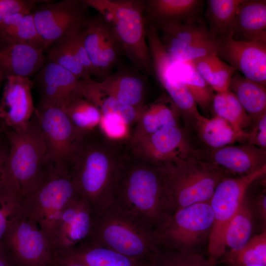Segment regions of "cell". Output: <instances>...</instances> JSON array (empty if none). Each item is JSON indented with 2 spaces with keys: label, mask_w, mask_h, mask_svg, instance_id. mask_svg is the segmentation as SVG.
<instances>
[{
  "label": "cell",
  "mask_w": 266,
  "mask_h": 266,
  "mask_svg": "<svg viewBox=\"0 0 266 266\" xmlns=\"http://www.w3.org/2000/svg\"><path fill=\"white\" fill-rule=\"evenodd\" d=\"M216 55L246 78L266 85V42L242 41L232 35L216 41Z\"/></svg>",
  "instance_id": "obj_16"
},
{
  "label": "cell",
  "mask_w": 266,
  "mask_h": 266,
  "mask_svg": "<svg viewBox=\"0 0 266 266\" xmlns=\"http://www.w3.org/2000/svg\"><path fill=\"white\" fill-rule=\"evenodd\" d=\"M151 151L164 165L176 157L192 155L195 149L186 131L179 126L167 127L151 134Z\"/></svg>",
  "instance_id": "obj_23"
},
{
  "label": "cell",
  "mask_w": 266,
  "mask_h": 266,
  "mask_svg": "<svg viewBox=\"0 0 266 266\" xmlns=\"http://www.w3.org/2000/svg\"><path fill=\"white\" fill-rule=\"evenodd\" d=\"M147 40L155 75L177 107L185 122L194 119L200 114L191 94L186 86L174 76L172 59L161 42L154 25L148 22Z\"/></svg>",
  "instance_id": "obj_14"
},
{
  "label": "cell",
  "mask_w": 266,
  "mask_h": 266,
  "mask_svg": "<svg viewBox=\"0 0 266 266\" xmlns=\"http://www.w3.org/2000/svg\"><path fill=\"white\" fill-rule=\"evenodd\" d=\"M180 112L170 99L162 97L152 104L143 117L146 131L152 134L162 129L178 126Z\"/></svg>",
  "instance_id": "obj_36"
},
{
  "label": "cell",
  "mask_w": 266,
  "mask_h": 266,
  "mask_svg": "<svg viewBox=\"0 0 266 266\" xmlns=\"http://www.w3.org/2000/svg\"><path fill=\"white\" fill-rule=\"evenodd\" d=\"M0 266H13L6 256L2 248H0Z\"/></svg>",
  "instance_id": "obj_49"
},
{
  "label": "cell",
  "mask_w": 266,
  "mask_h": 266,
  "mask_svg": "<svg viewBox=\"0 0 266 266\" xmlns=\"http://www.w3.org/2000/svg\"><path fill=\"white\" fill-rule=\"evenodd\" d=\"M242 0H208L205 17L207 29L215 41L232 35L235 13Z\"/></svg>",
  "instance_id": "obj_32"
},
{
  "label": "cell",
  "mask_w": 266,
  "mask_h": 266,
  "mask_svg": "<svg viewBox=\"0 0 266 266\" xmlns=\"http://www.w3.org/2000/svg\"><path fill=\"white\" fill-rule=\"evenodd\" d=\"M164 47L175 60L186 63L216 53L217 43L215 40L209 38L183 47Z\"/></svg>",
  "instance_id": "obj_39"
},
{
  "label": "cell",
  "mask_w": 266,
  "mask_h": 266,
  "mask_svg": "<svg viewBox=\"0 0 266 266\" xmlns=\"http://www.w3.org/2000/svg\"><path fill=\"white\" fill-rule=\"evenodd\" d=\"M69 33L58 40L46 50V59L70 71L80 79H91L76 55Z\"/></svg>",
  "instance_id": "obj_37"
},
{
  "label": "cell",
  "mask_w": 266,
  "mask_h": 266,
  "mask_svg": "<svg viewBox=\"0 0 266 266\" xmlns=\"http://www.w3.org/2000/svg\"><path fill=\"white\" fill-rule=\"evenodd\" d=\"M5 44L0 49V69L6 77L30 78L36 74L46 61L42 49L23 44Z\"/></svg>",
  "instance_id": "obj_21"
},
{
  "label": "cell",
  "mask_w": 266,
  "mask_h": 266,
  "mask_svg": "<svg viewBox=\"0 0 266 266\" xmlns=\"http://www.w3.org/2000/svg\"><path fill=\"white\" fill-rule=\"evenodd\" d=\"M249 200L255 220L259 223L261 232L266 231V186L252 200L249 198Z\"/></svg>",
  "instance_id": "obj_44"
},
{
  "label": "cell",
  "mask_w": 266,
  "mask_h": 266,
  "mask_svg": "<svg viewBox=\"0 0 266 266\" xmlns=\"http://www.w3.org/2000/svg\"><path fill=\"white\" fill-rule=\"evenodd\" d=\"M0 100V122L4 129H24L33 115L32 96L33 82L30 78L9 76Z\"/></svg>",
  "instance_id": "obj_19"
},
{
  "label": "cell",
  "mask_w": 266,
  "mask_h": 266,
  "mask_svg": "<svg viewBox=\"0 0 266 266\" xmlns=\"http://www.w3.org/2000/svg\"><path fill=\"white\" fill-rule=\"evenodd\" d=\"M90 241L146 264L160 250L155 232L112 204L95 215Z\"/></svg>",
  "instance_id": "obj_3"
},
{
  "label": "cell",
  "mask_w": 266,
  "mask_h": 266,
  "mask_svg": "<svg viewBox=\"0 0 266 266\" xmlns=\"http://www.w3.org/2000/svg\"><path fill=\"white\" fill-rule=\"evenodd\" d=\"M1 248L13 266H49V241L21 202L8 219Z\"/></svg>",
  "instance_id": "obj_8"
},
{
  "label": "cell",
  "mask_w": 266,
  "mask_h": 266,
  "mask_svg": "<svg viewBox=\"0 0 266 266\" xmlns=\"http://www.w3.org/2000/svg\"><path fill=\"white\" fill-rule=\"evenodd\" d=\"M266 174V166L249 175L225 177L219 183L209 202L214 221L208 242V258L218 261L225 253V235L230 222L251 185Z\"/></svg>",
  "instance_id": "obj_11"
},
{
  "label": "cell",
  "mask_w": 266,
  "mask_h": 266,
  "mask_svg": "<svg viewBox=\"0 0 266 266\" xmlns=\"http://www.w3.org/2000/svg\"><path fill=\"white\" fill-rule=\"evenodd\" d=\"M102 127L106 134L113 138L123 136L126 133V124L119 115L114 114L102 115Z\"/></svg>",
  "instance_id": "obj_43"
},
{
  "label": "cell",
  "mask_w": 266,
  "mask_h": 266,
  "mask_svg": "<svg viewBox=\"0 0 266 266\" xmlns=\"http://www.w3.org/2000/svg\"><path fill=\"white\" fill-rule=\"evenodd\" d=\"M164 166L173 212L195 203L210 202L220 181L230 176L215 165L192 155L176 157Z\"/></svg>",
  "instance_id": "obj_5"
},
{
  "label": "cell",
  "mask_w": 266,
  "mask_h": 266,
  "mask_svg": "<svg viewBox=\"0 0 266 266\" xmlns=\"http://www.w3.org/2000/svg\"><path fill=\"white\" fill-rule=\"evenodd\" d=\"M246 266H266V265H248Z\"/></svg>",
  "instance_id": "obj_50"
},
{
  "label": "cell",
  "mask_w": 266,
  "mask_h": 266,
  "mask_svg": "<svg viewBox=\"0 0 266 266\" xmlns=\"http://www.w3.org/2000/svg\"><path fill=\"white\" fill-rule=\"evenodd\" d=\"M20 204V201L17 200L0 197V248H1L2 237L7 229L9 217Z\"/></svg>",
  "instance_id": "obj_46"
},
{
  "label": "cell",
  "mask_w": 266,
  "mask_h": 266,
  "mask_svg": "<svg viewBox=\"0 0 266 266\" xmlns=\"http://www.w3.org/2000/svg\"><path fill=\"white\" fill-rule=\"evenodd\" d=\"M34 114L45 145L47 163L56 169L69 173L87 134L74 128L61 107L37 106Z\"/></svg>",
  "instance_id": "obj_10"
},
{
  "label": "cell",
  "mask_w": 266,
  "mask_h": 266,
  "mask_svg": "<svg viewBox=\"0 0 266 266\" xmlns=\"http://www.w3.org/2000/svg\"><path fill=\"white\" fill-rule=\"evenodd\" d=\"M153 24L158 33H161L159 37L165 47H183L212 38L207 26L199 20Z\"/></svg>",
  "instance_id": "obj_25"
},
{
  "label": "cell",
  "mask_w": 266,
  "mask_h": 266,
  "mask_svg": "<svg viewBox=\"0 0 266 266\" xmlns=\"http://www.w3.org/2000/svg\"><path fill=\"white\" fill-rule=\"evenodd\" d=\"M229 90L252 118L266 112V86L246 78L236 71L231 80Z\"/></svg>",
  "instance_id": "obj_30"
},
{
  "label": "cell",
  "mask_w": 266,
  "mask_h": 266,
  "mask_svg": "<svg viewBox=\"0 0 266 266\" xmlns=\"http://www.w3.org/2000/svg\"><path fill=\"white\" fill-rule=\"evenodd\" d=\"M98 82L106 94L124 104L135 108L142 100L144 84L141 77L134 73L121 71Z\"/></svg>",
  "instance_id": "obj_26"
},
{
  "label": "cell",
  "mask_w": 266,
  "mask_h": 266,
  "mask_svg": "<svg viewBox=\"0 0 266 266\" xmlns=\"http://www.w3.org/2000/svg\"><path fill=\"white\" fill-rule=\"evenodd\" d=\"M192 155L215 165L230 175H249L266 166V149L248 142L214 149H196Z\"/></svg>",
  "instance_id": "obj_18"
},
{
  "label": "cell",
  "mask_w": 266,
  "mask_h": 266,
  "mask_svg": "<svg viewBox=\"0 0 266 266\" xmlns=\"http://www.w3.org/2000/svg\"><path fill=\"white\" fill-rule=\"evenodd\" d=\"M87 6L82 0H44L32 12L37 31L43 39L44 51L61 38L81 27L87 19Z\"/></svg>",
  "instance_id": "obj_12"
},
{
  "label": "cell",
  "mask_w": 266,
  "mask_h": 266,
  "mask_svg": "<svg viewBox=\"0 0 266 266\" xmlns=\"http://www.w3.org/2000/svg\"><path fill=\"white\" fill-rule=\"evenodd\" d=\"M120 167L111 164L86 135L69 174L78 193L90 204L95 215L111 204Z\"/></svg>",
  "instance_id": "obj_6"
},
{
  "label": "cell",
  "mask_w": 266,
  "mask_h": 266,
  "mask_svg": "<svg viewBox=\"0 0 266 266\" xmlns=\"http://www.w3.org/2000/svg\"><path fill=\"white\" fill-rule=\"evenodd\" d=\"M247 134L246 142L266 149V112L252 118Z\"/></svg>",
  "instance_id": "obj_42"
},
{
  "label": "cell",
  "mask_w": 266,
  "mask_h": 266,
  "mask_svg": "<svg viewBox=\"0 0 266 266\" xmlns=\"http://www.w3.org/2000/svg\"><path fill=\"white\" fill-rule=\"evenodd\" d=\"M171 58L174 76L186 86L202 111L207 113L212 108L214 90L198 73L191 62H180Z\"/></svg>",
  "instance_id": "obj_31"
},
{
  "label": "cell",
  "mask_w": 266,
  "mask_h": 266,
  "mask_svg": "<svg viewBox=\"0 0 266 266\" xmlns=\"http://www.w3.org/2000/svg\"><path fill=\"white\" fill-rule=\"evenodd\" d=\"M3 130H4L3 128L0 129V136L1 134V133H3Z\"/></svg>",
  "instance_id": "obj_51"
},
{
  "label": "cell",
  "mask_w": 266,
  "mask_h": 266,
  "mask_svg": "<svg viewBox=\"0 0 266 266\" xmlns=\"http://www.w3.org/2000/svg\"><path fill=\"white\" fill-rule=\"evenodd\" d=\"M1 128H4L3 125H2L1 123L0 122V129Z\"/></svg>",
  "instance_id": "obj_52"
},
{
  "label": "cell",
  "mask_w": 266,
  "mask_h": 266,
  "mask_svg": "<svg viewBox=\"0 0 266 266\" xmlns=\"http://www.w3.org/2000/svg\"><path fill=\"white\" fill-rule=\"evenodd\" d=\"M0 39L5 43L28 45L44 51L45 45L38 34L32 13H16L0 24Z\"/></svg>",
  "instance_id": "obj_27"
},
{
  "label": "cell",
  "mask_w": 266,
  "mask_h": 266,
  "mask_svg": "<svg viewBox=\"0 0 266 266\" xmlns=\"http://www.w3.org/2000/svg\"><path fill=\"white\" fill-rule=\"evenodd\" d=\"M49 266H87L84 264L68 257L53 259Z\"/></svg>",
  "instance_id": "obj_48"
},
{
  "label": "cell",
  "mask_w": 266,
  "mask_h": 266,
  "mask_svg": "<svg viewBox=\"0 0 266 266\" xmlns=\"http://www.w3.org/2000/svg\"><path fill=\"white\" fill-rule=\"evenodd\" d=\"M186 125V131L194 133L201 143L197 149H217L240 141L229 123L217 115L208 118L200 114Z\"/></svg>",
  "instance_id": "obj_22"
},
{
  "label": "cell",
  "mask_w": 266,
  "mask_h": 266,
  "mask_svg": "<svg viewBox=\"0 0 266 266\" xmlns=\"http://www.w3.org/2000/svg\"><path fill=\"white\" fill-rule=\"evenodd\" d=\"M80 195L69 173L50 166L37 187L21 200L50 243L65 208Z\"/></svg>",
  "instance_id": "obj_7"
},
{
  "label": "cell",
  "mask_w": 266,
  "mask_h": 266,
  "mask_svg": "<svg viewBox=\"0 0 266 266\" xmlns=\"http://www.w3.org/2000/svg\"><path fill=\"white\" fill-rule=\"evenodd\" d=\"M236 70L216 55L215 59L212 89L216 92L229 90L231 80Z\"/></svg>",
  "instance_id": "obj_40"
},
{
  "label": "cell",
  "mask_w": 266,
  "mask_h": 266,
  "mask_svg": "<svg viewBox=\"0 0 266 266\" xmlns=\"http://www.w3.org/2000/svg\"><path fill=\"white\" fill-rule=\"evenodd\" d=\"M232 36L242 41L266 42V0H242L235 13Z\"/></svg>",
  "instance_id": "obj_20"
},
{
  "label": "cell",
  "mask_w": 266,
  "mask_h": 266,
  "mask_svg": "<svg viewBox=\"0 0 266 266\" xmlns=\"http://www.w3.org/2000/svg\"><path fill=\"white\" fill-rule=\"evenodd\" d=\"M8 150L0 146V197L17 200L14 196L9 182L7 169Z\"/></svg>",
  "instance_id": "obj_45"
},
{
  "label": "cell",
  "mask_w": 266,
  "mask_h": 266,
  "mask_svg": "<svg viewBox=\"0 0 266 266\" xmlns=\"http://www.w3.org/2000/svg\"><path fill=\"white\" fill-rule=\"evenodd\" d=\"M213 221L209 202L176 210L156 233L160 249L197 252L199 246L208 243Z\"/></svg>",
  "instance_id": "obj_9"
},
{
  "label": "cell",
  "mask_w": 266,
  "mask_h": 266,
  "mask_svg": "<svg viewBox=\"0 0 266 266\" xmlns=\"http://www.w3.org/2000/svg\"><path fill=\"white\" fill-rule=\"evenodd\" d=\"M111 204L157 233L173 212L164 166H120Z\"/></svg>",
  "instance_id": "obj_1"
},
{
  "label": "cell",
  "mask_w": 266,
  "mask_h": 266,
  "mask_svg": "<svg viewBox=\"0 0 266 266\" xmlns=\"http://www.w3.org/2000/svg\"><path fill=\"white\" fill-rule=\"evenodd\" d=\"M254 220L247 192L237 212L227 228L225 235L226 247L233 250L243 248L252 237Z\"/></svg>",
  "instance_id": "obj_33"
},
{
  "label": "cell",
  "mask_w": 266,
  "mask_h": 266,
  "mask_svg": "<svg viewBox=\"0 0 266 266\" xmlns=\"http://www.w3.org/2000/svg\"><path fill=\"white\" fill-rule=\"evenodd\" d=\"M217 115L232 126L240 142L246 141L252 118L248 114L234 95L229 90L214 95L212 108Z\"/></svg>",
  "instance_id": "obj_29"
},
{
  "label": "cell",
  "mask_w": 266,
  "mask_h": 266,
  "mask_svg": "<svg viewBox=\"0 0 266 266\" xmlns=\"http://www.w3.org/2000/svg\"><path fill=\"white\" fill-rule=\"evenodd\" d=\"M82 33L95 76L102 81L111 74L119 55L122 53L120 45L110 28L100 15L87 19Z\"/></svg>",
  "instance_id": "obj_15"
},
{
  "label": "cell",
  "mask_w": 266,
  "mask_h": 266,
  "mask_svg": "<svg viewBox=\"0 0 266 266\" xmlns=\"http://www.w3.org/2000/svg\"><path fill=\"white\" fill-rule=\"evenodd\" d=\"M44 0H0V24L16 13H32L36 6Z\"/></svg>",
  "instance_id": "obj_41"
},
{
  "label": "cell",
  "mask_w": 266,
  "mask_h": 266,
  "mask_svg": "<svg viewBox=\"0 0 266 266\" xmlns=\"http://www.w3.org/2000/svg\"><path fill=\"white\" fill-rule=\"evenodd\" d=\"M62 108L74 128L85 134L98 124L101 117L98 108L81 95L71 98Z\"/></svg>",
  "instance_id": "obj_35"
},
{
  "label": "cell",
  "mask_w": 266,
  "mask_h": 266,
  "mask_svg": "<svg viewBox=\"0 0 266 266\" xmlns=\"http://www.w3.org/2000/svg\"><path fill=\"white\" fill-rule=\"evenodd\" d=\"M200 0H150L144 1L145 14L153 23L199 20Z\"/></svg>",
  "instance_id": "obj_24"
},
{
  "label": "cell",
  "mask_w": 266,
  "mask_h": 266,
  "mask_svg": "<svg viewBox=\"0 0 266 266\" xmlns=\"http://www.w3.org/2000/svg\"><path fill=\"white\" fill-rule=\"evenodd\" d=\"M216 53L191 62L201 77L211 87Z\"/></svg>",
  "instance_id": "obj_47"
},
{
  "label": "cell",
  "mask_w": 266,
  "mask_h": 266,
  "mask_svg": "<svg viewBox=\"0 0 266 266\" xmlns=\"http://www.w3.org/2000/svg\"><path fill=\"white\" fill-rule=\"evenodd\" d=\"M217 264L218 261L206 259L197 252L160 249L146 266H216Z\"/></svg>",
  "instance_id": "obj_38"
},
{
  "label": "cell",
  "mask_w": 266,
  "mask_h": 266,
  "mask_svg": "<svg viewBox=\"0 0 266 266\" xmlns=\"http://www.w3.org/2000/svg\"><path fill=\"white\" fill-rule=\"evenodd\" d=\"M63 257L71 258L87 266H146V265L92 241Z\"/></svg>",
  "instance_id": "obj_28"
},
{
  "label": "cell",
  "mask_w": 266,
  "mask_h": 266,
  "mask_svg": "<svg viewBox=\"0 0 266 266\" xmlns=\"http://www.w3.org/2000/svg\"><path fill=\"white\" fill-rule=\"evenodd\" d=\"M3 133L9 145L8 178L15 196L21 200L37 187L49 168L45 145L34 113L24 129H4Z\"/></svg>",
  "instance_id": "obj_4"
},
{
  "label": "cell",
  "mask_w": 266,
  "mask_h": 266,
  "mask_svg": "<svg viewBox=\"0 0 266 266\" xmlns=\"http://www.w3.org/2000/svg\"><path fill=\"white\" fill-rule=\"evenodd\" d=\"M221 258L218 263L228 266L266 265V231L252 236L241 249L226 251Z\"/></svg>",
  "instance_id": "obj_34"
},
{
  "label": "cell",
  "mask_w": 266,
  "mask_h": 266,
  "mask_svg": "<svg viewBox=\"0 0 266 266\" xmlns=\"http://www.w3.org/2000/svg\"><path fill=\"white\" fill-rule=\"evenodd\" d=\"M84 80L46 59L33 82L39 96L38 106L62 108L71 98L82 95Z\"/></svg>",
  "instance_id": "obj_17"
},
{
  "label": "cell",
  "mask_w": 266,
  "mask_h": 266,
  "mask_svg": "<svg viewBox=\"0 0 266 266\" xmlns=\"http://www.w3.org/2000/svg\"><path fill=\"white\" fill-rule=\"evenodd\" d=\"M94 220L90 204L81 196L71 201L64 209L50 243L52 260L65 257L90 241Z\"/></svg>",
  "instance_id": "obj_13"
},
{
  "label": "cell",
  "mask_w": 266,
  "mask_h": 266,
  "mask_svg": "<svg viewBox=\"0 0 266 266\" xmlns=\"http://www.w3.org/2000/svg\"><path fill=\"white\" fill-rule=\"evenodd\" d=\"M108 24L122 53L141 71L153 74L147 40L148 20L144 1L136 0H84Z\"/></svg>",
  "instance_id": "obj_2"
}]
</instances>
